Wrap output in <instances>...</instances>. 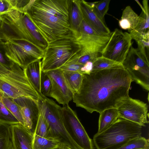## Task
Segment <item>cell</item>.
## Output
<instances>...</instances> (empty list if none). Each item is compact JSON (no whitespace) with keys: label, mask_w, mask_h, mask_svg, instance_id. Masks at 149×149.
Instances as JSON below:
<instances>
[{"label":"cell","mask_w":149,"mask_h":149,"mask_svg":"<svg viewBox=\"0 0 149 149\" xmlns=\"http://www.w3.org/2000/svg\"><path fill=\"white\" fill-rule=\"evenodd\" d=\"M0 39L3 42L13 39L26 40L44 50L48 43L38 31L27 14L11 8L0 15Z\"/></svg>","instance_id":"cell-3"},{"label":"cell","mask_w":149,"mask_h":149,"mask_svg":"<svg viewBox=\"0 0 149 149\" xmlns=\"http://www.w3.org/2000/svg\"><path fill=\"white\" fill-rule=\"evenodd\" d=\"M60 146L59 143L52 139L43 137L33 134V149H54Z\"/></svg>","instance_id":"cell-26"},{"label":"cell","mask_w":149,"mask_h":149,"mask_svg":"<svg viewBox=\"0 0 149 149\" xmlns=\"http://www.w3.org/2000/svg\"><path fill=\"white\" fill-rule=\"evenodd\" d=\"M118 149H149V140L141 136L133 139Z\"/></svg>","instance_id":"cell-28"},{"label":"cell","mask_w":149,"mask_h":149,"mask_svg":"<svg viewBox=\"0 0 149 149\" xmlns=\"http://www.w3.org/2000/svg\"><path fill=\"white\" fill-rule=\"evenodd\" d=\"M122 64L133 81L148 91L149 63L147 55L132 46Z\"/></svg>","instance_id":"cell-9"},{"label":"cell","mask_w":149,"mask_h":149,"mask_svg":"<svg viewBox=\"0 0 149 149\" xmlns=\"http://www.w3.org/2000/svg\"><path fill=\"white\" fill-rule=\"evenodd\" d=\"M143 10L139 16V20L135 28L129 31L132 39L135 40L143 35L149 32V15L148 0L143 1Z\"/></svg>","instance_id":"cell-18"},{"label":"cell","mask_w":149,"mask_h":149,"mask_svg":"<svg viewBox=\"0 0 149 149\" xmlns=\"http://www.w3.org/2000/svg\"><path fill=\"white\" fill-rule=\"evenodd\" d=\"M3 43L7 56L23 70L44 56V50L26 40L13 39Z\"/></svg>","instance_id":"cell-8"},{"label":"cell","mask_w":149,"mask_h":149,"mask_svg":"<svg viewBox=\"0 0 149 149\" xmlns=\"http://www.w3.org/2000/svg\"><path fill=\"white\" fill-rule=\"evenodd\" d=\"M124 68L122 63L101 55L97 58L93 63L91 72L102 70Z\"/></svg>","instance_id":"cell-24"},{"label":"cell","mask_w":149,"mask_h":149,"mask_svg":"<svg viewBox=\"0 0 149 149\" xmlns=\"http://www.w3.org/2000/svg\"><path fill=\"white\" fill-rule=\"evenodd\" d=\"M110 0H102L95 2L93 11L102 21L104 22V17L109 8Z\"/></svg>","instance_id":"cell-31"},{"label":"cell","mask_w":149,"mask_h":149,"mask_svg":"<svg viewBox=\"0 0 149 149\" xmlns=\"http://www.w3.org/2000/svg\"><path fill=\"white\" fill-rule=\"evenodd\" d=\"M11 8L8 0H0V15L8 12Z\"/></svg>","instance_id":"cell-36"},{"label":"cell","mask_w":149,"mask_h":149,"mask_svg":"<svg viewBox=\"0 0 149 149\" xmlns=\"http://www.w3.org/2000/svg\"><path fill=\"white\" fill-rule=\"evenodd\" d=\"M12 8L21 11L23 10L29 3L30 0H8Z\"/></svg>","instance_id":"cell-35"},{"label":"cell","mask_w":149,"mask_h":149,"mask_svg":"<svg viewBox=\"0 0 149 149\" xmlns=\"http://www.w3.org/2000/svg\"><path fill=\"white\" fill-rule=\"evenodd\" d=\"M111 36V33L107 36L99 34L83 20L80 32L75 39L80 47L91 44H97L104 48L109 41Z\"/></svg>","instance_id":"cell-15"},{"label":"cell","mask_w":149,"mask_h":149,"mask_svg":"<svg viewBox=\"0 0 149 149\" xmlns=\"http://www.w3.org/2000/svg\"><path fill=\"white\" fill-rule=\"evenodd\" d=\"M139 16L130 6H126L123 12L121 18L118 21L120 27L129 31L134 30L139 20Z\"/></svg>","instance_id":"cell-21"},{"label":"cell","mask_w":149,"mask_h":149,"mask_svg":"<svg viewBox=\"0 0 149 149\" xmlns=\"http://www.w3.org/2000/svg\"><path fill=\"white\" fill-rule=\"evenodd\" d=\"M0 94L13 99L26 97L36 102L42 98L30 84L23 70L14 63L9 68L0 65Z\"/></svg>","instance_id":"cell-4"},{"label":"cell","mask_w":149,"mask_h":149,"mask_svg":"<svg viewBox=\"0 0 149 149\" xmlns=\"http://www.w3.org/2000/svg\"><path fill=\"white\" fill-rule=\"evenodd\" d=\"M14 63L6 56L3 41L0 40V65L7 68L10 67Z\"/></svg>","instance_id":"cell-33"},{"label":"cell","mask_w":149,"mask_h":149,"mask_svg":"<svg viewBox=\"0 0 149 149\" xmlns=\"http://www.w3.org/2000/svg\"><path fill=\"white\" fill-rule=\"evenodd\" d=\"M23 70L30 84L39 95L42 97L43 95L41 94L40 90V79L42 72L41 60L31 63Z\"/></svg>","instance_id":"cell-19"},{"label":"cell","mask_w":149,"mask_h":149,"mask_svg":"<svg viewBox=\"0 0 149 149\" xmlns=\"http://www.w3.org/2000/svg\"><path fill=\"white\" fill-rule=\"evenodd\" d=\"M71 1L30 0L23 12L27 14L48 43L61 38H74L69 20Z\"/></svg>","instance_id":"cell-2"},{"label":"cell","mask_w":149,"mask_h":149,"mask_svg":"<svg viewBox=\"0 0 149 149\" xmlns=\"http://www.w3.org/2000/svg\"><path fill=\"white\" fill-rule=\"evenodd\" d=\"M142 133V126L119 118L108 129L95 134L93 141L96 149H118Z\"/></svg>","instance_id":"cell-5"},{"label":"cell","mask_w":149,"mask_h":149,"mask_svg":"<svg viewBox=\"0 0 149 149\" xmlns=\"http://www.w3.org/2000/svg\"><path fill=\"white\" fill-rule=\"evenodd\" d=\"M11 125L0 122V149H13Z\"/></svg>","instance_id":"cell-25"},{"label":"cell","mask_w":149,"mask_h":149,"mask_svg":"<svg viewBox=\"0 0 149 149\" xmlns=\"http://www.w3.org/2000/svg\"><path fill=\"white\" fill-rule=\"evenodd\" d=\"M133 81L124 68L106 69L84 74L82 85L78 94L72 100L77 107L91 113H99L116 108L123 100L129 96Z\"/></svg>","instance_id":"cell-1"},{"label":"cell","mask_w":149,"mask_h":149,"mask_svg":"<svg viewBox=\"0 0 149 149\" xmlns=\"http://www.w3.org/2000/svg\"><path fill=\"white\" fill-rule=\"evenodd\" d=\"M84 65L77 63L66 62L59 68L62 71L78 72L83 74L82 69Z\"/></svg>","instance_id":"cell-34"},{"label":"cell","mask_w":149,"mask_h":149,"mask_svg":"<svg viewBox=\"0 0 149 149\" xmlns=\"http://www.w3.org/2000/svg\"><path fill=\"white\" fill-rule=\"evenodd\" d=\"M80 50L74 38H62L48 43L41 61L42 71L59 68Z\"/></svg>","instance_id":"cell-7"},{"label":"cell","mask_w":149,"mask_h":149,"mask_svg":"<svg viewBox=\"0 0 149 149\" xmlns=\"http://www.w3.org/2000/svg\"><path fill=\"white\" fill-rule=\"evenodd\" d=\"M129 33L116 29L111 33L110 38L101 53L104 57L122 63L132 46Z\"/></svg>","instance_id":"cell-11"},{"label":"cell","mask_w":149,"mask_h":149,"mask_svg":"<svg viewBox=\"0 0 149 149\" xmlns=\"http://www.w3.org/2000/svg\"><path fill=\"white\" fill-rule=\"evenodd\" d=\"M0 122L13 125L19 123L2 102L0 96Z\"/></svg>","instance_id":"cell-30"},{"label":"cell","mask_w":149,"mask_h":149,"mask_svg":"<svg viewBox=\"0 0 149 149\" xmlns=\"http://www.w3.org/2000/svg\"><path fill=\"white\" fill-rule=\"evenodd\" d=\"M84 20L79 6V0H71L69 11V20L74 38L80 32Z\"/></svg>","instance_id":"cell-20"},{"label":"cell","mask_w":149,"mask_h":149,"mask_svg":"<svg viewBox=\"0 0 149 149\" xmlns=\"http://www.w3.org/2000/svg\"><path fill=\"white\" fill-rule=\"evenodd\" d=\"M13 149H33V134L20 123L11 125Z\"/></svg>","instance_id":"cell-17"},{"label":"cell","mask_w":149,"mask_h":149,"mask_svg":"<svg viewBox=\"0 0 149 149\" xmlns=\"http://www.w3.org/2000/svg\"><path fill=\"white\" fill-rule=\"evenodd\" d=\"M119 118L118 113L116 108L108 109L101 112L100 113L97 133H100L108 129Z\"/></svg>","instance_id":"cell-22"},{"label":"cell","mask_w":149,"mask_h":149,"mask_svg":"<svg viewBox=\"0 0 149 149\" xmlns=\"http://www.w3.org/2000/svg\"><path fill=\"white\" fill-rule=\"evenodd\" d=\"M45 72L51 81L49 97L54 99L63 106L68 105L72 100L73 94L66 83L62 70L58 68Z\"/></svg>","instance_id":"cell-13"},{"label":"cell","mask_w":149,"mask_h":149,"mask_svg":"<svg viewBox=\"0 0 149 149\" xmlns=\"http://www.w3.org/2000/svg\"><path fill=\"white\" fill-rule=\"evenodd\" d=\"M63 122L67 132L82 149H95L91 139L75 112L69 106H63Z\"/></svg>","instance_id":"cell-10"},{"label":"cell","mask_w":149,"mask_h":149,"mask_svg":"<svg viewBox=\"0 0 149 149\" xmlns=\"http://www.w3.org/2000/svg\"><path fill=\"white\" fill-rule=\"evenodd\" d=\"M52 83L51 79L46 72H41L40 79L41 93L44 96L49 97Z\"/></svg>","instance_id":"cell-32"},{"label":"cell","mask_w":149,"mask_h":149,"mask_svg":"<svg viewBox=\"0 0 149 149\" xmlns=\"http://www.w3.org/2000/svg\"><path fill=\"white\" fill-rule=\"evenodd\" d=\"M13 100L21 109L24 120V127L33 134L39 113L38 102L24 97Z\"/></svg>","instance_id":"cell-14"},{"label":"cell","mask_w":149,"mask_h":149,"mask_svg":"<svg viewBox=\"0 0 149 149\" xmlns=\"http://www.w3.org/2000/svg\"><path fill=\"white\" fill-rule=\"evenodd\" d=\"M54 149H71L69 148L61 147L59 146V147Z\"/></svg>","instance_id":"cell-37"},{"label":"cell","mask_w":149,"mask_h":149,"mask_svg":"<svg viewBox=\"0 0 149 149\" xmlns=\"http://www.w3.org/2000/svg\"><path fill=\"white\" fill-rule=\"evenodd\" d=\"M1 40L0 39V40Z\"/></svg>","instance_id":"cell-39"},{"label":"cell","mask_w":149,"mask_h":149,"mask_svg":"<svg viewBox=\"0 0 149 149\" xmlns=\"http://www.w3.org/2000/svg\"><path fill=\"white\" fill-rule=\"evenodd\" d=\"M1 18L0 16V25H1Z\"/></svg>","instance_id":"cell-38"},{"label":"cell","mask_w":149,"mask_h":149,"mask_svg":"<svg viewBox=\"0 0 149 149\" xmlns=\"http://www.w3.org/2000/svg\"><path fill=\"white\" fill-rule=\"evenodd\" d=\"M62 71L66 83L73 95L78 94L82 85L84 74L78 72Z\"/></svg>","instance_id":"cell-23"},{"label":"cell","mask_w":149,"mask_h":149,"mask_svg":"<svg viewBox=\"0 0 149 149\" xmlns=\"http://www.w3.org/2000/svg\"><path fill=\"white\" fill-rule=\"evenodd\" d=\"M79 6L84 20L94 31L102 36L111 34L110 30L105 22L97 16L87 2L84 0H79Z\"/></svg>","instance_id":"cell-16"},{"label":"cell","mask_w":149,"mask_h":149,"mask_svg":"<svg viewBox=\"0 0 149 149\" xmlns=\"http://www.w3.org/2000/svg\"><path fill=\"white\" fill-rule=\"evenodd\" d=\"M0 96L4 105L17 120L19 123L24 126V120L21 109L14 101L13 98L5 97L0 94Z\"/></svg>","instance_id":"cell-27"},{"label":"cell","mask_w":149,"mask_h":149,"mask_svg":"<svg viewBox=\"0 0 149 149\" xmlns=\"http://www.w3.org/2000/svg\"><path fill=\"white\" fill-rule=\"evenodd\" d=\"M119 118H123L145 126L148 123V106L147 104L139 100L129 96L122 100L116 108Z\"/></svg>","instance_id":"cell-12"},{"label":"cell","mask_w":149,"mask_h":149,"mask_svg":"<svg viewBox=\"0 0 149 149\" xmlns=\"http://www.w3.org/2000/svg\"><path fill=\"white\" fill-rule=\"evenodd\" d=\"M39 115L33 134L43 137L47 138L49 131L48 123L39 107Z\"/></svg>","instance_id":"cell-29"},{"label":"cell","mask_w":149,"mask_h":149,"mask_svg":"<svg viewBox=\"0 0 149 149\" xmlns=\"http://www.w3.org/2000/svg\"><path fill=\"white\" fill-rule=\"evenodd\" d=\"M38 104L48 123L47 138L58 141L61 147L82 149L72 139L64 126L62 107L45 97L39 100Z\"/></svg>","instance_id":"cell-6"}]
</instances>
